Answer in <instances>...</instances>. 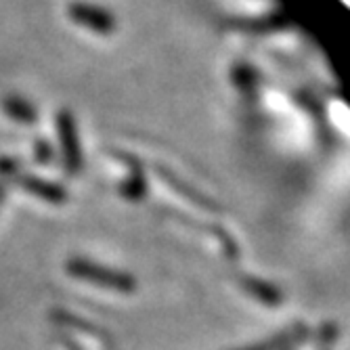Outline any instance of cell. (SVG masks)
<instances>
[{
    "label": "cell",
    "mask_w": 350,
    "mask_h": 350,
    "mask_svg": "<svg viewBox=\"0 0 350 350\" xmlns=\"http://www.w3.org/2000/svg\"><path fill=\"white\" fill-rule=\"evenodd\" d=\"M15 183L27 191L29 196H34L46 204H53V206H61L68 202V191L63 185L59 183H53V180H46L42 176H36V174H27V172H19L15 176Z\"/></svg>",
    "instance_id": "cell-4"
},
{
    "label": "cell",
    "mask_w": 350,
    "mask_h": 350,
    "mask_svg": "<svg viewBox=\"0 0 350 350\" xmlns=\"http://www.w3.org/2000/svg\"><path fill=\"white\" fill-rule=\"evenodd\" d=\"M3 109L11 120H15L19 124L29 126V124L38 122V109L31 105L27 99L17 97V94H7V97L3 99Z\"/></svg>",
    "instance_id": "cell-5"
},
{
    "label": "cell",
    "mask_w": 350,
    "mask_h": 350,
    "mask_svg": "<svg viewBox=\"0 0 350 350\" xmlns=\"http://www.w3.org/2000/svg\"><path fill=\"white\" fill-rule=\"evenodd\" d=\"M66 271L70 275L82 279V281L101 285V288H109V290L126 292V290H133L135 288V281L129 275L111 271V269H105L101 265H94V262L86 260V258H72V260H68Z\"/></svg>",
    "instance_id": "cell-2"
},
{
    "label": "cell",
    "mask_w": 350,
    "mask_h": 350,
    "mask_svg": "<svg viewBox=\"0 0 350 350\" xmlns=\"http://www.w3.org/2000/svg\"><path fill=\"white\" fill-rule=\"evenodd\" d=\"M57 137H59V147H61L63 170L68 174H78L84 166V157H82L76 118L68 109H61L57 113Z\"/></svg>",
    "instance_id": "cell-1"
},
{
    "label": "cell",
    "mask_w": 350,
    "mask_h": 350,
    "mask_svg": "<svg viewBox=\"0 0 350 350\" xmlns=\"http://www.w3.org/2000/svg\"><path fill=\"white\" fill-rule=\"evenodd\" d=\"M9 183H11V178H7V176H0V204L5 202V196H7Z\"/></svg>",
    "instance_id": "cell-7"
},
{
    "label": "cell",
    "mask_w": 350,
    "mask_h": 350,
    "mask_svg": "<svg viewBox=\"0 0 350 350\" xmlns=\"http://www.w3.org/2000/svg\"><path fill=\"white\" fill-rule=\"evenodd\" d=\"M53 155H55V151H53V147H51V143L46 139H40L34 145V157L40 164H49L53 160Z\"/></svg>",
    "instance_id": "cell-6"
},
{
    "label": "cell",
    "mask_w": 350,
    "mask_h": 350,
    "mask_svg": "<svg viewBox=\"0 0 350 350\" xmlns=\"http://www.w3.org/2000/svg\"><path fill=\"white\" fill-rule=\"evenodd\" d=\"M68 17L94 34H111L116 27V19L107 9L92 3H82V0H76L68 7Z\"/></svg>",
    "instance_id": "cell-3"
}]
</instances>
